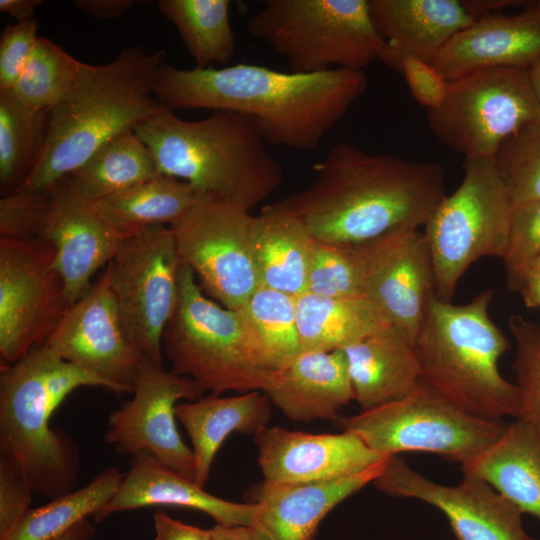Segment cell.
<instances>
[{"label":"cell","instance_id":"cell-39","mask_svg":"<svg viewBox=\"0 0 540 540\" xmlns=\"http://www.w3.org/2000/svg\"><path fill=\"white\" fill-rule=\"evenodd\" d=\"M493 160L513 205L540 201V119L506 140Z\"/></svg>","mask_w":540,"mask_h":540},{"label":"cell","instance_id":"cell-14","mask_svg":"<svg viewBox=\"0 0 540 540\" xmlns=\"http://www.w3.org/2000/svg\"><path fill=\"white\" fill-rule=\"evenodd\" d=\"M55 261L48 241L0 237L1 363H16L45 345L72 305Z\"/></svg>","mask_w":540,"mask_h":540},{"label":"cell","instance_id":"cell-19","mask_svg":"<svg viewBox=\"0 0 540 540\" xmlns=\"http://www.w3.org/2000/svg\"><path fill=\"white\" fill-rule=\"evenodd\" d=\"M253 438L263 481L273 484L339 480L381 465L389 457L350 431L314 434L267 426Z\"/></svg>","mask_w":540,"mask_h":540},{"label":"cell","instance_id":"cell-7","mask_svg":"<svg viewBox=\"0 0 540 540\" xmlns=\"http://www.w3.org/2000/svg\"><path fill=\"white\" fill-rule=\"evenodd\" d=\"M176 309L162 335L170 370L205 391H263L271 372L260 357L243 315L208 299L193 270L182 263Z\"/></svg>","mask_w":540,"mask_h":540},{"label":"cell","instance_id":"cell-30","mask_svg":"<svg viewBox=\"0 0 540 540\" xmlns=\"http://www.w3.org/2000/svg\"><path fill=\"white\" fill-rule=\"evenodd\" d=\"M297 325L303 351H334L354 344L390 322L368 297H296Z\"/></svg>","mask_w":540,"mask_h":540},{"label":"cell","instance_id":"cell-20","mask_svg":"<svg viewBox=\"0 0 540 540\" xmlns=\"http://www.w3.org/2000/svg\"><path fill=\"white\" fill-rule=\"evenodd\" d=\"M48 193L49 210L40 239L54 246L56 267L73 304L91 288L94 274L113 260L123 239L66 178Z\"/></svg>","mask_w":540,"mask_h":540},{"label":"cell","instance_id":"cell-26","mask_svg":"<svg viewBox=\"0 0 540 540\" xmlns=\"http://www.w3.org/2000/svg\"><path fill=\"white\" fill-rule=\"evenodd\" d=\"M271 405L269 398L258 390L229 397L211 394L177 404L176 417L191 440L194 482L198 486L204 488L215 456L229 435L254 436L269 426Z\"/></svg>","mask_w":540,"mask_h":540},{"label":"cell","instance_id":"cell-24","mask_svg":"<svg viewBox=\"0 0 540 540\" xmlns=\"http://www.w3.org/2000/svg\"><path fill=\"white\" fill-rule=\"evenodd\" d=\"M262 392L295 422L334 421L338 412L354 400L342 349L302 351L288 365L271 372Z\"/></svg>","mask_w":540,"mask_h":540},{"label":"cell","instance_id":"cell-37","mask_svg":"<svg viewBox=\"0 0 540 540\" xmlns=\"http://www.w3.org/2000/svg\"><path fill=\"white\" fill-rule=\"evenodd\" d=\"M83 65L51 40L39 37L12 91L26 106L49 111L68 91Z\"/></svg>","mask_w":540,"mask_h":540},{"label":"cell","instance_id":"cell-3","mask_svg":"<svg viewBox=\"0 0 540 540\" xmlns=\"http://www.w3.org/2000/svg\"><path fill=\"white\" fill-rule=\"evenodd\" d=\"M165 58V50L149 52L135 46L109 63H84L68 91L49 110L43 153L19 189L48 192L102 144L167 109L155 94Z\"/></svg>","mask_w":540,"mask_h":540},{"label":"cell","instance_id":"cell-5","mask_svg":"<svg viewBox=\"0 0 540 540\" xmlns=\"http://www.w3.org/2000/svg\"><path fill=\"white\" fill-rule=\"evenodd\" d=\"M80 387L110 383L62 359L47 346L33 348L13 364L0 366V448L12 453L34 492L49 499L76 489L80 453L76 442L50 420Z\"/></svg>","mask_w":540,"mask_h":540},{"label":"cell","instance_id":"cell-49","mask_svg":"<svg viewBox=\"0 0 540 540\" xmlns=\"http://www.w3.org/2000/svg\"><path fill=\"white\" fill-rule=\"evenodd\" d=\"M519 292L526 307L540 308V272L530 270L525 275Z\"/></svg>","mask_w":540,"mask_h":540},{"label":"cell","instance_id":"cell-51","mask_svg":"<svg viewBox=\"0 0 540 540\" xmlns=\"http://www.w3.org/2000/svg\"><path fill=\"white\" fill-rule=\"evenodd\" d=\"M212 530L213 540H255L251 528L245 525L216 524Z\"/></svg>","mask_w":540,"mask_h":540},{"label":"cell","instance_id":"cell-29","mask_svg":"<svg viewBox=\"0 0 540 540\" xmlns=\"http://www.w3.org/2000/svg\"><path fill=\"white\" fill-rule=\"evenodd\" d=\"M461 471L484 480L540 521V434L526 422L508 424L494 443L463 463Z\"/></svg>","mask_w":540,"mask_h":540},{"label":"cell","instance_id":"cell-54","mask_svg":"<svg viewBox=\"0 0 540 540\" xmlns=\"http://www.w3.org/2000/svg\"><path fill=\"white\" fill-rule=\"evenodd\" d=\"M530 270H536L540 272V257L534 262Z\"/></svg>","mask_w":540,"mask_h":540},{"label":"cell","instance_id":"cell-10","mask_svg":"<svg viewBox=\"0 0 540 540\" xmlns=\"http://www.w3.org/2000/svg\"><path fill=\"white\" fill-rule=\"evenodd\" d=\"M333 422L381 455L421 451L461 465L494 443L507 426L465 413L422 381L400 399Z\"/></svg>","mask_w":540,"mask_h":540},{"label":"cell","instance_id":"cell-21","mask_svg":"<svg viewBox=\"0 0 540 540\" xmlns=\"http://www.w3.org/2000/svg\"><path fill=\"white\" fill-rule=\"evenodd\" d=\"M540 58V2L511 16L486 15L455 34L432 65L447 81L491 68L529 69Z\"/></svg>","mask_w":540,"mask_h":540},{"label":"cell","instance_id":"cell-31","mask_svg":"<svg viewBox=\"0 0 540 540\" xmlns=\"http://www.w3.org/2000/svg\"><path fill=\"white\" fill-rule=\"evenodd\" d=\"M198 197L186 182L160 175L93 204L124 240L148 228L170 226L190 209Z\"/></svg>","mask_w":540,"mask_h":540},{"label":"cell","instance_id":"cell-28","mask_svg":"<svg viewBox=\"0 0 540 540\" xmlns=\"http://www.w3.org/2000/svg\"><path fill=\"white\" fill-rule=\"evenodd\" d=\"M317 240L281 200L255 216L253 250L260 286L293 297L306 292Z\"/></svg>","mask_w":540,"mask_h":540},{"label":"cell","instance_id":"cell-22","mask_svg":"<svg viewBox=\"0 0 540 540\" xmlns=\"http://www.w3.org/2000/svg\"><path fill=\"white\" fill-rule=\"evenodd\" d=\"M384 463L328 482L273 484L262 481L252 488L248 501L258 505L255 520L249 526L255 540H316L319 525L329 512L372 483Z\"/></svg>","mask_w":540,"mask_h":540},{"label":"cell","instance_id":"cell-32","mask_svg":"<svg viewBox=\"0 0 540 540\" xmlns=\"http://www.w3.org/2000/svg\"><path fill=\"white\" fill-rule=\"evenodd\" d=\"M160 175L149 148L134 130H127L102 144L65 178L80 196L94 203Z\"/></svg>","mask_w":540,"mask_h":540},{"label":"cell","instance_id":"cell-35","mask_svg":"<svg viewBox=\"0 0 540 540\" xmlns=\"http://www.w3.org/2000/svg\"><path fill=\"white\" fill-rule=\"evenodd\" d=\"M124 474L109 467L86 486L31 508L6 540H54L80 521L95 516L118 491Z\"/></svg>","mask_w":540,"mask_h":540},{"label":"cell","instance_id":"cell-6","mask_svg":"<svg viewBox=\"0 0 540 540\" xmlns=\"http://www.w3.org/2000/svg\"><path fill=\"white\" fill-rule=\"evenodd\" d=\"M493 295L486 289L464 305L435 296L415 346L422 382L465 413L500 421L517 418L519 395L499 371L510 344L490 317Z\"/></svg>","mask_w":540,"mask_h":540},{"label":"cell","instance_id":"cell-38","mask_svg":"<svg viewBox=\"0 0 540 540\" xmlns=\"http://www.w3.org/2000/svg\"><path fill=\"white\" fill-rule=\"evenodd\" d=\"M306 292L328 298L368 297L362 246L317 241L308 269Z\"/></svg>","mask_w":540,"mask_h":540},{"label":"cell","instance_id":"cell-36","mask_svg":"<svg viewBox=\"0 0 540 540\" xmlns=\"http://www.w3.org/2000/svg\"><path fill=\"white\" fill-rule=\"evenodd\" d=\"M240 311L268 371L282 369L303 351L296 297L259 286Z\"/></svg>","mask_w":540,"mask_h":540},{"label":"cell","instance_id":"cell-11","mask_svg":"<svg viewBox=\"0 0 540 540\" xmlns=\"http://www.w3.org/2000/svg\"><path fill=\"white\" fill-rule=\"evenodd\" d=\"M538 119L540 105L524 68L485 69L450 81L444 101L427 111L435 137L465 158H493Z\"/></svg>","mask_w":540,"mask_h":540},{"label":"cell","instance_id":"cell-46","mask_svg":"<svg viewBox=\"0 0 540 540\" xmlns=\"http://www.w3.org/2000/svg\"><path fill=\"white\" fill-rule=\"evenodd\" d=\"M155 540H213V530L186 524L164 511L153 515Z\"/></svg>","mask_w":540,"mask_h":540},{"label":"cell","instance_id":"cell-40","mask_svg":"<svg viewBox=\"0 0 540 540\" xmlns=\"http://www.w3.org/2000/svg\"><path fill=\"white\" fill-rule=\"evenodd\" d=\"M508 327L516 348L513 362L519 395L516 419L540 434V326L520 315H511Z\"/></svg>","mask_w":540,"mask_h":540},{"label":"cell","instance_id":"cell-8","mask_svg":"<svg viewBox=\"0 0 540 540\" xmlns=\"http://www.w3.org/2000/svg\"><path fill=\"white\" fill-rule=\"evenodd\" d=\"M247 29L294 73L365 70L386 45L368 0H265Z\"/></svg>","mask_w":540,"mask_h":540},{"label":"cell","instance_id":"cell-48","mask_svg":"<svg viewBox=\"0 0 540 540\" xmlns=\"http://www.w3.org/2000/svg\"><path fill=\"white\" fill-rule=\"evenodd\" d=\"M41 4V0H0V11L8 13L18 22H23L33 19L36 8Z\"/></svg>","mask_w":540,"mask_h":540},{"label":"cell","instance_id":"cell-9","mask_svg":"<svg viewBox=\"0 0 540 540\" xmlns=\"http://www.w3.org/2000/svg\"><path fill=\"white\" fill-rule=\"evenodd\" d=\"M458 188L436 206L424 235L436 276V296L451 302L467 269L483 257L502 259L513 201L493 158H465Z\"/></svg>","mask_w":540,"mask_h":540},{"label":"cell","instance_id":"cell-25","mask_svg":"<svg viewBox=\"0 0 540 540\" xmlns=\"http://www.w3.org/2000/svg\"><path fill=\"white\" fill-rule=\"evenodd\" d=\"M342 350L362 410L400 399L422 381L415 341L393 325Z\"/></svg>","mask_w":540,"mask_h":540},{"label":"cell","instance_id":"cell-4","mask_svg":"<svg viewBox=\"0 0 540 540\" xmlns=\"http://www.w3.org/2000/svg\"><path fill=\"white\" fill-rule=\"evenodd\" d=\"M134 132L151 151L161 175L251 211L281 184L283 169L256 121L229 110L184 120L167 108Z\"/></svg>","mask_w":540,"mask_h":540},{"label":"cell","instance_id":"cell-2","mask_svg":"<svg viewBox=\"0 0 540 540\" xmlns=\"http://www.w3.org/2000/svg\"><path fill=\"white\" fill-rule=\"evenodd\" d=\"M315 178L282 201L319 242L361 245L426 225L445 195L436 161L369 153L346 142L314 165Z\"/></svg>","mask_w":540,"mask_h":540},{"label":"cell","instance_id":"cell-47","mask_svg":"<svg viewBox=\"0 0 540 540\" xmlns=\"http://www.w3.org/2000/svg\"><path fill=\"white\" fill-rule=\"evenodd\" d=\"M133 0H76L74 5L83 13L100 20L121 17L132 5Z\"/></svg>","mask_w":540,"mask_h":540},{"label":"cell","instance_id":"cell-33","mask_svg":"<svg viewBox=\"0 0 540 540\" xmlns=\"http://www.w3.org/2000/svg\"><path fill=\"white\" fill-rule=\"evenodd\" d=\"M160 12L178 31L196 68L228 64L236 53V36L228 0H160Z\"/></svg>","mask_w":540,"mask_h":540},{"label":"cell","instance_id":"cell-27","mask_svg":"<svg viewBox=\"0 0 540 540\" xmlns=\"http://www.w3.org/2000/svg\"><path fill=\"white\" fill-rule=\"evenodd\" d=\"M368 6L388 46L430 63L476 20L459 0H368Z\"/></svg>","mask_w":540,"mask_h":540},{"label":"cell","instance_id":"cell-18","mask_svg":"<svg viewBox=\"0 0 540 540\" xmlns=\"http://www.w3.org/2000/svg\"><path fill=\"white\" fill-rule=\"evenodd\" d=\"M368 298L391 325L414 341L436 296V276L428 242L419 229H404L361 244Z\"/></svg>","mask_w":540,"mask_h":540},{"label":"cell","instance_id":"cell-13","mask_svg":"<svg viewBox=\"0 0 540 540\" xmlns=\"http://www.w3.org/2000/svg\"><path fill=\"white\" fill-rule=\"evenodd\" d=\"M224 198L199 196L170 225L178 254L201 289L225 308H242L260 286L253 235L255 216Z\"/></svg>","mask_w":540,"mask_h":540},{"label":"cell","instance_id":"cell-41","mask_svg":"<svg viewBox=\"0 0 540 540\" xmlns=\"http://www.w3.org/2000/svg\"><path fill=\"white\" fill-rule=\"evenodd\" d=\"M540 257V201L513 205L502 261L509 290L519 292L525 275Z\"/></svg>","mask_w":540,"mask_h":540},{"label":"cell","instance_id":"cell-44","mask_svg":"<svg viewBox=\"0 0 540 540\" xmlns=\"http://www.w3.org/2000/svg\"><path fill=\"white\" fill-rule=\"evenodd\" d=\"M34 492L18 459L0 448V540H6L28 512Z\"/></svg>","mask_w":540,"mask_h":540},{"label":"cell","instance_id":"cell-16","mask_svg":"<svg viewBox=\"0 0 540 540\" xmlns=\"http://www.w3.org/2000/svg\"><path fill=\"white\" fill-rule=\"evenodd\" d=\"M45 346L62 359L132 393L145 359L127 338L111 289V267L63 314Z\"/></svg>","mask_w":540,"mask_h":540},{"label":"cell","instance_id":"cell-17","mask_svg":"<svg viewBox=\"0 0 540 540\" xmlns=\"http://www.w3.org/2000/svg\"><path fill=\"white\" fill-rule=\"evenodd\" d=\"M382 493L413 498L439 509L458 540H540L522 525V511L484 480L463 474L456 485L436 483L402 457L389 456L372 482Z\"/></svg>","mask_w":540,"mask_h":540},{"label":"cell","instance_id":"cell-43","mask_svg":"<svg viewBox=\"0 0 540 540\" xmlns=\"http://www.w3.org/2000/svg\"><path fill=\"white\" fill-rule=\"evenodd\" d=\"M49 210V193L16 190L0 199V237L40 239Z\"/></svg>","mask_w":540,"mask_h":540},{"label":"cell","instance_id":"cell-52","mask_svg":"<svg viewBox=\"0 0 540 540\" xmlns=\"http://www.w3.org/2000/svg\"><path fill=\"white\" fill-rule=\"evenodd\" d=\"M95 533V527L86 518L54 540H91Z\"/></svg>","mask_w":540,"mask_h":540},{"label":"cell","instance_id":"cell-12","mask_svg":"<svg viewBox=\"0 0 540 540\" xmlns=\"http://www.w3.org/2000/svg\"><path fill=\"white\" fill-rule=\"evenodd\" d=\"M124 332L143 359L163 367L162 335L174 314L182 261L170 226L121 241L109 263Z\"/></svg>","mask_w":540,"mask_h":540},{"label":"cell","instance_id":"cell-53","mask_svg":"<svg viewBox=\"0 0 540 540\" xmlns=\"http://www.w3.org/2000/svg\"><path fill=\"white\" fill-rule=\"evenodd\" d=\"M528 73L532 91L540 105V58L528 69Z\"/></svg>","mask_w":540,"mask_h":540},{"label":"cell","instance_id":"cell-45","mask_svg":"<svg viewBox=\"0 0 540 540\" xmlns=\"http://www.w3.org/2000/svg\"><path fill=\"white\" fill-rule=\"evenodd\" d=\"M35 19L8 25L0 38V91L12 90L37 45Z\"/></svg>","mask_w":540,"mask_h":540},{"label":"cell","instance_id":"cell-1","mask_svg":"<svg viewBox=\"0 0 540 540\" xmlns=\"http://www.w3.org/2000/svg\"><path fill=\"white\" fill-rule=\"evenodd\" d=\"M367 86L365 70L304 74L254 64L182 69L164 63L155 94L171 110L248 115L268 145L314 151Z\"/></svg>","mask_w":540,"mask_h":540},{"label":"cell","instance_id":"cell-34","mask_svg":"<svg viewBox=\"0 0 540 540\" xmlns=\"http://www.w3.org/2000/svg\"><path fill=\"white\" fill-rule=\"evenodd\" d=\"M49 111L23 104L12 90L0 91V192L18 190L43 153Z\"/></svg>","mask_w":540,"mask_h":540},{"label":"cell","instance_id":"cell-42","mask_svg":"<svg viewBox=\"0 0 540 540\" xmlns=\"http://www.w3.org/2000/svg\"><path fill=\"white\" fill-rule=\"evenodd\" d=\"M379 60L402 75L413 99L422 107L431 110L444 101L449 81L432 63L401 52L387 44Z\"/></svg>","mask_w":540,"mask_h":540},{"label":"cell","instance_id":"cell-15","mask_svg":"<svg viewBox=\"0 0 540 540\" xmlns=\"http://www.w3.org/2000/svg\"><path fill=\"white\" fill-rule=\"evenodd\" d=\"M205 392L191 378L144 360L132 398L108 417L106 443L118 454L129 457L147 453L194 481V457L178 431L176 406L180 400H198Z\"/></svg>","mask_w":540,"mask_h":540},{"label":"cell","instance_id":"cell-23","mask_svg":"<svg viewBox=\"0 0 540 540\" xmlns=\"http://www.w3.org/2000/svg\"><path fill=\"white\" fill-rule=\"evenodd\" d=\"M151 506L198 510L223 525L251 526L258 512L255 503H236L216 497L151 455L139 453L129 457V469L118 491L94 519L101 521L114 513Z\"/></svg>","mask_w":540,"mask_h":540},{"label":"cell","instance_id":"cell-50","mask_svg":"<svg viewBox=\"0 0 540 540\" xmlns=\"http://www.w3.org/2000/svg\"><path fill=\"white\" fill-rule=\"evenodd\" d=\"M463 5L474 19L489 15L491 11L512 5H519L522 1L514 0H471L462 1Z\"/></svg>","mask_w":540,"mask_h":540}]
</instances>
